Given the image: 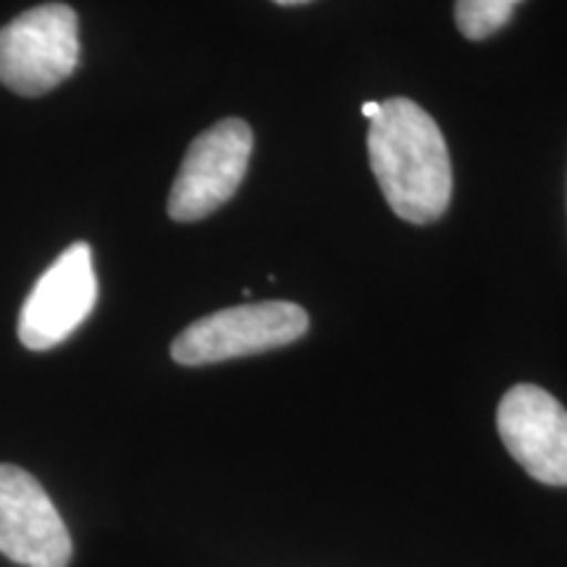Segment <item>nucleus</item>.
Masks as SVG:
<instances>
[{
  "mask_svg": "<svg viewBox=\"0 0 567 567\" xmlns=\"http://www.w3.org/2000/svg\"><path fill=\"white\" fill-rule=\"evenodd\" d=\"M97 302V276L87 243H74L34 281L21 305L19 339L27 350L45 352L66 342Z\"/></svg>",
  "mask_w": 567,
  "mask_h": 567,
  "instance_id": "nucleus-5",
  "label": "nucleus"
},
{
  "mask_svg": "<svg viewBox=\"0 0 567 567\" xmlns=\"http://www.w3.org/2000/svg\"><path fill=\"white\" fill-rule=\"evenodd\" d=\"M308 313L295 302L237 305L189 323L172 344L179 365H208L292 344L308 331Z\"/></svg>",
  "mask_w": 567,
  "mask_h": 567,
  "instance_id": "nucleus-3",
  "label": "nucleus"
},
{
  "mask_svg": "<svg viewBox=\"0 0 567 567\" xmlns=\"http://www.w3.org/2000/svg\"><path fill=\"white\" fill-rule=\"evenodd\" d=\"M274 3H279V6H302V3H310V0H274Z\"/></svg>",
  "mask_w": 567,
  "mask_h": 567,
  "instance_id": "nucleus-10",
  "label": "nucleus"
},
{
  "mask_svg": "<svg viewBox=\"0 0 567 567\" xmlns=\"http://www.w3.org/2000/svg\"><path fill=\"white\" fill-rule=\"evenodd\" d=\"M0 555L24 567H69L66 523L40 481L0 463Z\"/></svg>",
  "mask_w": 567,
  "mask_h": 567,
  "instance_id": "nucleus-6",
  "label": "nucleus"
},
{
  "mask_svg": "<svg viewBox=\"0 0 567 567\" xmlns=\"http://www.w3.org/2000/svg\"><path fill=\"white\" fill-rule=\"evenodd\" d=\"M80 63V19L66 3L19 13L0 30V84L34 97L59 87Z\"/></svg>",
  "mask_w": 567,
  "mask_h": 567,
  "instance_id": "nucleus-2",
  "label": "nucleus"
},
{
  "mask_svg": "<svg viewBox=\"0 0 567 567\" xmlns=\"http://www.w3.org/2000/svg\"><path fill=\"white\" fill-rule=\"evenodd\" d=\"M368 158L386 203L402 221L431 224L452 200V163L434 118L410 97L381 103L368 130Z\"/></svg>",
  "mask_w": 567,
  "mask_h": 567,
  "instance_id": "nucleus-1",
  "label": "nucleus"
},
{
  "mask_svg": "<svg viewBox=\"0 0 567 567\" xmlns=\"http://www.w3.org/2000/svg\"><path fill=\"white\" fill-rule=\"evenodd\" d=\"M252 155V130L243 118H224L197 134L184 155L168 195V216L179 224L200 221L231 200Z\"/></svg>",
  "mask_w": 567,
  "mask_h": 567,
  "instance_id": "nucleus-4",
  "label": "nucleus"
},
{
  "mask_svg": "<svg viewBox=\"0 0 567 567\" xmlns=\"http://www.w3.org/2000/svg\"><path fill=\"white\" fill-rule=\"evenodd\" d=\"M363 116L368 118V122H371V118H375L379 116V111H381V101H368V103H363Z\"/></svg>",
  "mask_w": 567,
  "mask_h": 567,
  "instance_id": "nucleus-9",
  "label": "nucleus"
},
{
  "mask_svg": "<svg viewBox=\"0 0 567 567\" xmlns=\"http://www.w3.org/2000/svg\"><path fill=\"white\" fill-rule=\"evenodd\" d=\"M517 3L523 0H457L455 21L457 30L467 40H486L509 24Z\"/></svg>",
  "mask_w": 567,
  "mask_h": 567,
  "instance_id": "nucleus-8",
  "label": "nucleus"
},
{
  "mask_svg": "<svg viewBox=\"0 0 567 567\" xmlns=\"http://www.w3.org/2000/svg\"><path fill=\"white\" fill-rule=\"evenodd\" d=\"M502 444L530 478L567 486V410L549 392L517 384L496 410Z\"/></svg>",
  "mask_w": 567,
  "mask_h": 567,
  "instance_id": "nucleus-7",
  "label": "nucleus"
}]
</instances>
